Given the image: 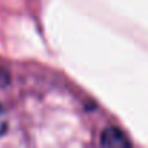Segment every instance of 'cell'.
<instances>
[{
    "instance_id": "cell-1",
    "label": "cell",
    "mask_w": 148,
    "mask_h": 148,
    "mask_svg": "<svg viewBox=\"0 0 148 148\" xmlns=\"http://www.w3.org/2000/svg\"><path fill=\"white\" fill-rule=\"evenodd\" d=\"M100 145L116 148V147H129L131 142H129L128 136L119 128L109 126L100 134Z\"/></svg>"
},
{
    "instance_id": "cell-2",
    "label": "cell",
    "mask_w": 148,
    "mask_h": 148,
    "mask_svg": "<svg viewBox=\"0 0 148 148\" xmlns=\"http://www.w3.org/2000/svg\"><path fill=\"white\" fill-rule=\"evenodd\" d=\"M8 125H9L8 113H6V110L3 109V106L0 105V135H3V134L8 131Z\"/></svg>"
}]
</instances>
